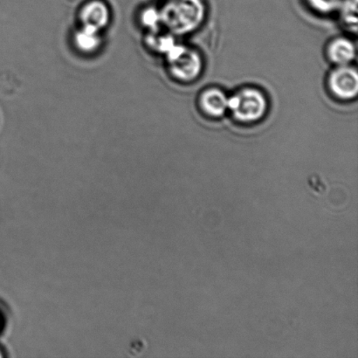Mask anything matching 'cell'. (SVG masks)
Segmentation results:
<instances>
[{
	"label": "cell",
	"instance_id": "cell-1",
	"mask_svg": "<svg viewBox=\"0 0 358 358\" xmlns=\"http://www.w3.org/2000/svg\"><path fill=\"white\" fill-rule=\"evenodd\" d=\"M206 17L203 0H173L164 8L163 19L176 34H187L198 29Z\"/></svg>",
	"mask_w": 358,
	"mask_h": 358
},
{
	"label": "cell",
	"instance_id": "cell-11",
	"mask_svg": "<svg viewBox=\"0 0 358 358\" xmlns=\"http://www.w3.org/2000/svg\"><path fill=\"white\" fill-rule=\"evenodd\" d=\"M3 327V317L1 313H0V332L2 331Z\"/></svg>",
	"mask_w": 358,
	"mask_h": 358
},
{
	"label": "cell",
	"instance_id": "cell-8",
	"mask_svg": "<svg viewBox=\"0 0 358 358\" xmlns=\"http://www.w3.org/2000/svg\"><path fill=\"white\" fill-rule=\"evenodd\" d=\"M98 31L90 28L84 27L83 31H80L76 36L77 47L84 52H92L99 45V37Z\"/></svg>",
	"mask_w": 358,
	"mask_h": 358
},
{
	"label": "cell",
	"instance_id": "cell-2",
	"mask_svg": "<svg viewBox=\"0 0 358 358\" xmlns=\"http://www.w3.org/2000/svg\"><path fill=\"white\" fill-rule=\"evenodd\" d=\"M268 108L265 94L255 87H244L229 97L228 111L242 124L261 121Z\"/></svg>",
	"mask_w": 358,
	"mask_h": 358
},
{
	"label": "cell",
	"instance_id": "cell-6",
	"mask_svg": "<svg viewBox=\"0 0 358 358\" xmlns=\"http://www.w3.org/2000/svg\"><path fill=\"white\" fill-rule=\"evenodd\" d=\"M80 20L84 27L98 31L107 26L110 12L103 2L94 0L83 7L80 12Z\"/></svg>",
	"mask_w": 358,
	"mask_h": 358
},
{
	"label": "cell",
	"instance_id": "cell-4",
	"mask_svg": "<svg viewBox=\"0 0 358 358\" xmlns=\"http://www.w3.org/2000/svg\"><path fill=\"white\" fill-rule=\"evenodd\" d=\"M329 91L342 101L355 99L358 94V73L350 65L336 66L328 78Z\"/></svg>",
	"mask_w": 358,
	"mask_h": 358
},
{
	"label": "cell",
	"instance_id": "cell-12",
	"mask_svg": "<svg viewBox=\"0 0 358 358\" xmlns=\"http://www.w3.org/2000/svg\"><path fill=\"white\" fill-rule=\"evenodd\" d=\"M5 357V354H3V352L1 348H0V358H2Z\"/></svg>",
	"mask_w": 358,
	"mask_h": 358
},
{
	"label": "cell",
	"instance_id": "cell-5",
	"mask_svg": "<svg viewBox=\"0 0 358 358\" xmlns=\"http://www.w3.org/2000/svg\"><path fill=\"white\" fill-rule=\"evenodd\" d=\"M228 99L229 96L223 90L210 87L200 94L199 106L208 117L220 118L228 112Z\"/></svg>",
	"mask_w": 358,
	"mask_h": 358
},
{
	"label": "cell",
	"instance_id": "cell-3",
	"mask_svg": "<svg viewBox=\"0 0 358 358\" xmlns=\"http://www.w3.org/2000/svg\"><path fill=\"white\" fill-rule=\"evenodd\" d=\"M171 71L181 82L191 83L199 78L203 71L201 55L195 49L182 47L171 51Z\"/></svg>",
	"mask_w": 358,
	"mask_h": 358
},
{
	"label": "cell",
	"instance_id": "cell-9",
	"mask_svg": "<svg viewBox=\"0 0 358 358\" xmlns=\"http://www.w3.org/2000/svg\"><path fill=\"white\" fill-rule=\"evenodd\" d=\"M357 0H346L340 6L339 9L342 10L343 22L353 27L357 30Z\"/></svg>",
	"mask_w": 358,
	"mask_h": 358
},
{
	"label": "cell",
	"instance_id": "cell-7",
	"mask_svg": "<svg viewBox=\"0 0 358 358\" xmlns=\"http://www.w3.org/2000/svg\"><path fill=\"white\" fill-rule=\"evenodd\" d=\"M329 61L336 66L350 65L357 57V48L348 38H336L327 49Z\"/></svg>",
	"mask_w": 358,
	"mask_h": 358
},
{
	"label": "cell",
	"instance_id": "cell-10",
	"mask_svg": "<svg viewBox=\"0 0 358 358\" xmlns=\"http://www.w3.org/2000/svg\"><path fill=\"white\" fill-rule=\"evenodd\" d=\"M342 1L343 0H307L312 9L324 15L338 10Z\"/></svg>",
	"mask_w": 358,
	"mask_h": 358
}]
</instances>
